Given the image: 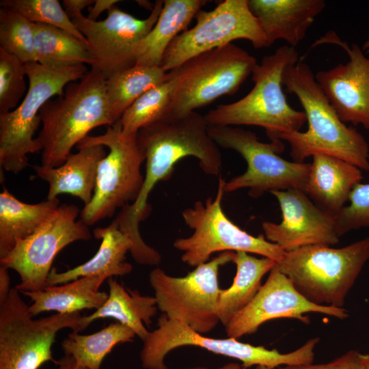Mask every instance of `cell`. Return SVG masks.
Here are the masks:
<instances>
[{
    "instance_id": "1",
    "label": "cell",
    "mask_w": 369,
    "mask_h": 369,
    "mask_svg": "<svg viewBox=\"0 0 369 369\" xmlns=\"http://www.w3.org/2000/svg\"><path fill=\"white\" fill-rule=\"evenodd\" d=\"M137 141L146 161L144 184L137 200L123 207L112 223L131 239L133 258L143 262L154 251L144 241L139 228L140 222L150 213L148 198L154 186L169 179L175 165L184 157L197 158L204 172L210 176L220 173L223 162L204 116L195 111L141 128Z\"/></svg>"
},
{
    "instance_id": "2",
    "label": "cell",
    "mask_w": 369,
    "mask_h": 369,
    "mask_svg": "<svg viewBox=\"0 0 369 369\" xmlns=\"http://www.w3.org/2000/svg\"><path fill=\"white\" fill-rule=\"evenodd\" d=\"M282 82L288 92L298 98L308 124L305 132L284 133L277 137V140L288 143L294 161L303 162L306 158L320 153L369 171V146L366 140L339 118L310 67L299 61L288 65L284 70Z\"/></svg>"
},
{
    "instance_id": "3",
    "label": "cell",
    "mask_w": 369,
    "mask_h": 369,
    "mask_svg": "<svg viewBox=\"0 0 369 369\" xmlns=\"http://www.w3.org/2000/svg\"><path fill=\"white\" fill-rule=\"evenodd\" d=\"M105 81L102 73L92 67L79 82L68 84L64 95L42 107V126L37 137L42 146V165H62L73 146L90 131L118 122L109 105Z\"/></svg>"
},
{
    "instance_id": "4",
    "label": "cell",
    "mask_w": 369,
    "mask_h": 369,
    "mask_svg": "<svg viewBox=\"0 0 369 369\" xmlns=\"http://www.w3.org/2000/svg\"><path fill=\"white\" fill-rule=\"evenodd\" d=\"M298 62L294 47L282 46L264 56L251 73L254 87L240 100L218 105L204 118L208 126H258L272 141L278 135L299 131L307 121L304 111L288 103L282 90V74L289 64Z\"/></svg>"
},
{
    "instance_id": "5",
    "label": "cell",
    "mask_w": 369,
    "mask_h": 369,
    "mask_svg": "<svg viewBox=\"0 0 369 369\" xmlns=\"http://www.w3.org/2000/svg\"><path fill=\"white\" fill-rule=\"evenodd\" d=\"M369 259V237L341 248L310 245L286 252L276 263L309 301L343 308L345 299Z\"/></svg>"
},
{
    "instance_id": "6",
    "label": "cell",
    "mask_w": 369,
    "mask_h": 369,
    "mask_svg": "<svg viewBox=\"0 0 369 369\" xmlns=\"http://www.w3.org/2000/svg\"><path fill=\"white\" fill-rule=\"evenodd\" d=\"M25 66L29 86L24 99L14 110L0 113L1 169L14 174L29 165V154L42 151L34 138L41 123L42 107L53 96L64 95L68 84L87 72L85 65L52 68L30 62Z\"/></svg>"
},
{
    "instance_id": "7",
    "label": "cell",
    "mask_w": 369,
    "mask_h": 369,
    "mask_svg": "<svg viewBox=\"0 0 369 369\" xmlns=\"http://www.w3.org/2000/svg\"><path fill=\"white\" fill-rule=\"evenodd\" d=\"M258 64L242 48L229 44L197 55L168 72L174 81L165 119L195 111L236 93Z\"/></svg>"
},
{
    "instance_id": "8",
    "label": "cell",
    "mask_w": 369,
    "mask_h": 369,
    "mask_svg": "<svg viewBox=\"0 0 369 369\" xmlns=\"http://www.w3.org/2000/svg\"><path fill=\"white\" fill-rule=\"evenodd\" d=\"M92 145L107 146L109 151L98 165L92 199L80 214L88 226L111 217L118 208L134 203L144 181L141 166L145 159L137 133H124L120 120L108 126L104 134L87 135L77 146Z\"/></svg>"
},
{
    "instance_id": "9",
    "label": "cell",
    "mask_w": 369,
    "mask_h": 369,
    "mask_svg": "<svg viewBox=\"0 0 369 369\" xmlns=\"http://www.w3.org/2000/svg\"><path fill=\"white\" fill-rule=\"evenodd\" d=\"M226 182L219 179L215 198L208 197L204 203L197 201L182 212L185 224L193 230L190 236L177 238L173 243L183 252L182 261L195 267L208 262L215 252L245 251L279 262L286 254L284 249L267 241L264 234H249L225 215L221 202Z\"/></svg>"
},
{
    "instance_id": "10",
    "label": "cell",
    "mask_w": 369,
    "mask_h": 369,
    "mask_svg": "<svg viewBox=\"0 0 369 369\" xmlns=\"http://www.w3.org/2000/svg\"><path fill=\"white\" fill-rule=\"evenodd\" d=\"M20 292L12 288L0 304V369H38L53 357L57 333L64 329L81 331L80 312L55 313L34 319Z\"/></svg>"
},
{
    "instance_id": "11",
    "label": "cell",
    "mask_w": 369,
    "mask_h": 369,
    "mask_svg": "<svg viewBox=\"0 0 369 369\" xmlns=\"http://www.w3.org/2000/svg\"><path fill=\"white\" fill-rule=\"evenodd\" d=\"M208 133L218 146L237 152L247 165L243 174L226 182L225 193L247 189L250 196L258 197L267 191H304L310 163L282 158V141L264 143L254 133L233 126H208Z\"/></svg>"
},
{
    "instance_id": "12",
    "label": "cell",
    "mask_w": 369,
    "mask_h": 369,
    "mask_svg": "<svg viewBox=\"0 0 369 369\" xmlns=\"http://www.w3.org/2000/svg\"><path fill=\"white\" fill-rule=\"evenodd\" d=\"M234 251H225L195 266L184 277H174L156 267L149 274L158 309L169 318L180 320L205 335L220 322L217 304L219 271L232 261Z\"/></svg>"
},
{
    "instance_id": "13",
    "label": "cell",
    "mask_w": 369,
    "mask_h": 369,
    "mask_svg": "<svg viewBox=\"0 0 369 369\" xmlns=\"http://www.w3.org/2000/svg\"><path fill=\"white\" fill-rule=\"evenodd\" d=\"M194 27L178 35L167 47L161 67L169 72L201 53L239 39L255 49L266 47L258 20L249 8L248 0H225L210 11L200 10Z\"/></svg>"
},
{
    "instance_id": "14",
    "label": "cell",
    "mask_w": 369,
    "mask_h": 369,
    "mask_svg": "<svg viewBox=\"0 0 369 369\" xmlns=\"http://www.w3.org/2000/svg\"><path fill=\"white\" fill-rule=\"evenodd\" d=\"M79 209L73 204L59 205L53 217L31 235L17 241L13 249L0 258L1 266L14 270L20 282V292L46 287L55 258L65 247L92 237L87 226L77 220Z\"/></svg>"
},
{
    "instance_id": "15",
    "label": "cell",
    "mask_w": 369,
    "mask_h": 369,
    "mask_svg": "<svg viewBox=\"0 0 369 369\" xmlns=\"http://www.w3.org/2000/svg\"><path fill=\"white\" fill-rule=\"evenodd\" d=\"M139 353L145 369H168L166 355L176 348L194 346L211 353L239 360L243 369L264 366L271 369L285 365L288 355L277 349L254 346L233 338H213L196 332L184 323L169 318L163 314L157 320V328L150 331L143 341Z\"/></svg>"
},
{
    "instance_id": "16",
    "label": "cell",
    "mask_w": 369,
    "mask_h": 369,
    "mask_svg": "<svg viewBox=\"0 0 369 369\" xmlns=\"http://www.w3.org/2000/svg\"><path fill=\"white\" fill-rule=\"evenodd\" d=\"M163 1L158 0L150 15L139 19L114 5L102 20L93 21L79 14L71 20L87 40L97 68L107 79L136 65V49L155 25Z\"/></svg>"
},
{
    "instance_id": "17",
    "label": "cell",
    "mask_w": 369,
    "mask_h": 369,
    "mask_svg": "<svg viewBox=\"0 0 369 369\" xmlns=\"http://www.w3.org/2000/svg\"><path fill=\"white\" fill-rule=\"evenodd\" d=\"M310 312L341 320L348 316L344 308L316 305L307 300L275 265L251 301L231 319L226 331L228 337L238 339L255 333L260 325L273 319L295 318L309 323L304 314Z\"/></svg>"
},
{
    "instance_id": "18",
    "label": "cell",
    "mask_w": 369,
    "mask_h": 369,
    "mask_svg": "<svg viewBox=\"0 0 369 369\" xmlns=\"http://www.w3.org/2000/svg\"><path fill=\"white\" fill-rule=\"evenodd\" d=\"M333 44L346 52L348 61L314 74L315 79L339 118L369 129V57L357 44L351 46L329 31L312 47Z\"/></svg>"
},
{
    "instance_id": "19",
    "label": "cell",
    "mask_w": 369,
    "mask_h": 369,
    "mask_svg": "<svg viewBox=\"0 0 369 369\" xmlns=\"http://www.w3.org/2000/svg\"><path fill=\"white\" fill-rule=\"evenodd\" d=\"M279 202L282 220L264 221L266 239L286 252L310 245L331 246L339 242L335 217L318 208L301 190L272 191Z\"/></svg>"
},
{
    "instance_id": "20",
    "label": "cell",
    "mask_w": 369,
    "mask_h": 369,
    "mask_svg": "<svg viewBox=\"0 0 369 369\" xmlns=\"http://www.w3.org/2000/svg\"><path fill=\"white\" fill-rule=\"evenodd\" d=\"M248 5L264 32L266 47L277 40L296 46L305 37L316 17L324 10L323 0H248Z\"/></svg>"
},
{
    "instance_id": "21",
    "label": "cell",
    "mask_w": 369,
    "mask_h": 369,
    "mask_svg": "<svg viewBox=\"0 0 369 369\" xmlns=\"http://www.w3.org/2000/svg\"><path fill=\"white\" fill-rule=\"evenodd\" d=\"M362 178L361 169L355 165L318 153L312 156L303 192L318 208L335 217L346 206L353 188Z\"/></svg>"
},
{
    "instance_id": "22",
    "label": "cell",
    "mask_w": 369,
    "mask_h": 369,
    "mask_svg": "<svg viewBox=\"0 0 369 369\" xmlns=\"http://www.w3.org/2000/svg\"><path fill=\"white\" fill-rule=\"evenodd\" d=\"M59 167L34 165L37 176L49 186L47 198L53 200L62 193L79 197L84 206L92 199L100 161L107 155L103 146L92 145L77 148Z\"/></svg>"
},
{
    "instance_id": "23",
    "label": "cell",
    "mask_w": 369,
    "mask_h": 369,
    "mask_svg": "<svg viewBox=\"0 0 369 369\" xmlns=\"http://www.w3.org/2000/svg\"><path fill=\"white\" fill-rule=\"evenodd\" d=\"M94 236L101 240L95 255L89 260L64 272L53 268L46 281V287L63 284L82 277L122 276L129 274L132 265L126 262V254L133 243L129 237L112 222L104 228L93 230Z\"/></svg>"
},
{
    "instance_id": "24",
    "label": "cell",
    "mask_w": 369,
    "mask_h": 369,
    "mask_svg": "<svg viewBox=\"0 0 369 369\" xmlns=\"http://www.w3.org/2000/svg\"><path fill=\"white\" fill-rule=\"evenodd\" d=\"M105 276L82 277L75 280L37 291L21 292L32 302L29 305L35 316L44 312L70 314L83 310H97L106 301L108 293L100 291Z\"/></svg>"
},
{
    "instance_id": "25",
    "label": "cell",
    "mask_w": 369,
    "mask_h": 369,
    "mask_svg": "<svg viewBox=\"0 0 369 369\" xmlns=\"http://www.w3.org/2000/svg\"><path fill=\"white\" fill-rule=\"evenodd\" d=\"M107 299L100 308L82 316L81 331L95 320L110 318L131 329L144 341L150 332L145 325L152 324L159 310L155 297L127 288L112 277L107 279Z\"/></svg>"
},
{
    "instance_id": "26",
    "label": "cell",
    "mask_w": 369,
    "mask_h": 369,
    "mask_svg": "<svg viewBox=\"0 0 369 369\" xmlns=\"http://www.w3.org/2000/svg\"><path fill=\"white\" fill-rule=\"evenodd\" d=\"M204 0H164L159 18L136 49V64L160 66L163 57L173 40L187 27Z\"/></svg>"
},
{
    "instance_id": "27",
    "label": "cell",
    "mask_w": 369,
    "mask_h": 369,
    "mask_svg": "<svg viewBox=\"0 0 369 369\" xmlns=\"http://www.w3.org/2000/svg\"><path fill=\"white\" fill-rule=\"evenodd\" d=\"M59 206L58 198L38 204L23 202L3 187L0 193V258L17 241L31 235L47 222Z\"/></svg>"
},
{
    "instance_id": "28",
    "label": "cell",
    "mask_w": 369,
    "mask_h": 369,
    "mask_svg": "<svg viewBox=\"0 0 369 369\" xmlns=\"http://www.w3.org/2000/svg\"><path fill=\"white\" fill-rule=\"evenodd\" d=\"M236 267L232 285L221 289L217 304L219 321L226 327L231 319L254 299L265 274L276 265L269 258H261L245 251L234 252L232 258Z\"/></svg>"
},
{
    "instance_id": "29",
    "label": "cell",
    "mask_w": 369,
    "mask_h": 369,
    "mask_svg": "<svg viewBox=\"0 0 369 369\" xmlns=\"http://www.w3.org/2000/svg\"><path fill=\"white\" fill-rule=\"evenodd\" d=\"M135 336L131 329L116 322L92 334L72 331L61 346L64 355L70 356L78 366L100 369L105 357L116 345L131 342Z\"/></svg>"
},
{
    "instance_id": "30",
    "label": "cell",
    "mask_w": 369,
    "mask_h": 369,
    "mask_svg": "<svg viewBox=\"0 0 369 369\" xmlns=\"http://www.w3.org/2000/svg\"><path fill=\"white\" fill-rule=\"evenodd\" d=\"M36 62L48 67L94 64L87 44L53 25L33 23Z\"/></svg>"
},
{
    "instance_id": "31",
    "label": "cell",
    "mask_w": 369,
    "mask_h": 369,
    "mask_svg": "<svg viewBox=\"0 0 369 369\" xmlns=\"http://www.w3.org/2000/svg\"><path fill=\"white\" fill-rule=\"evenodd\" d=\"M168 72L161 66L135 65L106 79L107 96L117 121L143 94L169 79Z\"/></svg>"
},
{
    "instance_id": "32",
    "label": "cell",
    "mask_w": 369,
    "mask_h": 369,
    "mask_svg": "<svg viewBox=\"0 0 369 369\" xmlns=\"http://www.w3.org/2000/svg\"><path fill=\"white\" fill-rule=\"evenodd\" d=\"M174 87V81L169 77L168 80L139 96L120 119L122 131L127 134L137 133L141 128L163 120Z\"/></svg>"
},
{
    "instance_id": "33",
    "label": "cell",
    "mask_w": 369,
    "mask_h": 369,
    "mask_svg": "<svg viewBox=\"0 0 369 369\" xmlns=\"http://www.w3.org/2000/svg\"><path fill=\"white\" fill-rule=\"evenodd\" d=\"M0 48L25 64L36 62L33 23L16 12L1 8Z\"/></svg>"
},
{
    "instance_id": "34",
    "label": "cell",
    "mask_w": 369,
    "mask_h": 369,
    "mask_svg": "<svg viewBox=\"0 0 369 369\" xmlns=\"http://www.w3.org/2000/svg\"><path fill=\"white\" fill-rule=\"evenodd\" d=\"M0 6L21 14L33 23L50 25L62 29L87 44L85 38L57 0H1Z\"/></svg>"
},
{
    "instance_id": "35",
    "label": "cell",
    "mask_w": 369,
    "mask_h": 369,
    "mask_svg": "<svg viewBox=\"0 0 369 369\" xmlns=\"http://www.w3.org/2000/svg\"><path fill=\"white\" fill-rule=\"evenodd\" d=\"M25 76V64L0 48V113L17 107L27 90Z\"/></svg>"
},
{
    "instance_id": "36",
    "label": "cell",
    "mask_w": 369,
    "mask_h": 369,
    "mask_svg": "<svg viewBox=\"0 0 369 369\" xmlns=\"http://www.w3.org/2000/svg\"><path fill=\"white\" fill-rule=\"evenodd\" d=\"M348 202L335 216L340 237L353 230L369 227V183L355 185Z\"/></svg>"
},
{
    "instance_id": "37",
    "label": "cell",
    "mask_w": 369,
    "mask_h": 369,
    "mask_svg": "<svg viewBox=\"0 0 369 369\" xmlns=\"http://www.w3.org/2000/svg\"><path fill=\"white\" fill-rule=\"evenodd\" d=\"M276 369H361V353L351 350L327 364L283 366Z\"/></svg>"
},
{
    "instance_id": "38",
    "label": "cell",
    "mask_w": 369,
    "mask_h": 369,
    "mask_svg": "<svg viewBox=\"0 0 369 369\" xmlns=\"http://www.w3.org/2000/svg\"><path fill=\"white\" fill-rule=\"evenodd\" d=\"M93 0H64V9L71 19L75 16L81 14L82 10L94 3Z\"/></svg>"
},
{
    "instance_id": "39",
    "label": "cell",
    "mask_w": 369,
    "mask_h": 369,
    "mask_svg": "<svg viewBox=\"0 0 369 369\" xmlns=\"http://www.w3.org/2000/svg\"><path fill=\"white\" fill-rule=\"evenodd\" d=\"M120 2L118 0H96L92 6L88 8V16L91 20L96 21V19L104 11L109 10L112 7Z\"/></svg>"
},
{
    "instance_id": "40",
    "label": "cell",
    "mask_w": 369,
    "mask_h": 369,
    "mask_svg": "<svg viewBox=\"0 0 369 369\" xmlns=\"http://www.w3.org/2000/svg\"><path fill=\"white\" fill-rule=\"evenodd\" d=\"M11 290L8 269L0 266V304L5 301Z\"/></svg>"
},
{
    "instance_id": "41",
    "label": "cell",
    "mask_w": 369,
    "mask_h": 369,
    "mask_svg": "<svg viewBox=\"0 0 369 369\" xmlns=\"http://www.w3.org/2000/svg\"><path fill=\"white\" fill-rule=\"evenodd\" d=\"M55 366L51 369H86L78 366L69 355H64L55 363Z\"/></svg>"
},
{
    "instance_id": "42",
    "label": "cell",
    "mask_w": 369,
    "mask_h": 369,
    "mask_svg": "<svg viewBox=\"0 0 369 369\" xmlns=\"http://www.w3.org/2000/svg\"><path fill=\"white\" fill-rule=\"evenodd\" d=\"M182 369H208L204 367L186 368ZM217 369H243L241 364L236 362H230L223 365Z\"/></svg>"
},
{
    "instance_id": "43",
    "label": "cell",
    "mask_w": 369,
    "mask_h": 369,
    "mask_svg": "<svg viewBox=\"0 0 369 369\" xmlns=\"http://www.w3.org/2000/svg\"><path fill=\"white\" fill-rule=\"evenodd\" d=\"M361 369H369V354H361Z\"/></svg>"
},
{
    "instance_id": "44",
    "label": "cell",
    "mask_w": 369,
    "mask_h": 369,
    "mask_svg": "<svg viewBox=\"0 0 369 369\" xmlns=\"http://www.w3.org/2000/svg\"><path fill=\"white\" fill-rule=\"evenodd\" d=\"M362 50L367 54H369V39L367 40L363 44Z\"/></svg>"
},
{
    "instance_id": "45",
    "label": "cell",
    "mask_w": 369,
    "mask_h": 369,
    "mask_svg": "<svg viewBox=\"0 0 369 369\" xmlns=\"http://www.w3.org/2000/svg\"><path fill=\"white\" fill-rule=\"evenodd\" d=\"M253 369H271V368L267 366H254Z\"/></svg>"
}]
</instances>
